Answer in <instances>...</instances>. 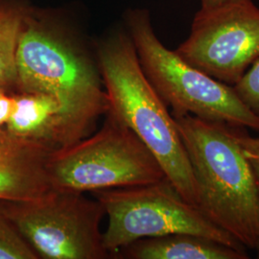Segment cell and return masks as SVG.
<instances>
[{
	"instance_id": "2",
	"label": "cell",
	"mask_w": 259,
	"mask_h": 259,
	"mask_svg": "<svg viewBox=\"0 0 259 259\" xmlns=\"http://www.w3.org/2000/svg\"><path fill=\"white\" fill-rule=\"evenodd\" d=\"M194 176L198 208L244 248L259 239V201L234 127L172 114Z\"/></svg>"
},
{
	"instance_id": "14",
	"label": "cell",
	"mask_w": 259,
	"mask_h": 259,
	"mask_svg": "<svg viewBox=\"0 0 259 259\" xmlns=\"http://www.w3.org/2000/svg\"><path fill=\"white\" fill-rule=\"evenodd\" d=\"M233 89L242 102L259 118V59L233 85Z\"/></svg>"
},
{
	"instance_id": "10",
	"label": "cell",
	"mask_w": 259,
	"mask_h": 259,
	"mask_svg": "<svg viewBox=\"0 0 259 259\" xmlns=\"http://www.w3.org/2000/svg\"><path fill=\"white\" fill-rule=\"evenodd\" d=\"M113 258L248 259L245 249L190 233H172L135 241L117 250Z\"/></svg>"
},
{
	"instance_id": "17",
	"label": "cell",
	"mask_w": 259,
	"mask_h": 259,
	"mask_svg": "<svg viewBox=\"0 0 259 259\" xmlns=\"http://www.w3.org/2000/svg\"><path fill=\"white\" fill-rule=\"evenodd\" d=\"M228 0H201V8H212L217 5H220Z\"/></svg>"
},
{
	"instance_id": "7",
	"label": "cell",
	"mask_w": 259,
	"mask_h": 259,
	"mask_svg": "<svg viewBox=\"0 0 259 259\" xmlns=\"http://www.w3.org/2000/svg\"><path fill=\"white\" fill-rule=\"evenodd\" d=\"M0 207L39 258H111L100 231L106 213L96 199L51 189L32 201H0Z\"/></svg>"
},
{
	"instance_id": "4",
	"label": "cell",
	"mask_w": 259,
	"mask_h": 259,
	"mask_svg": "<svg viewBox=\"0 0 259 259\" xmlns=\"http://www.w3.org/2000/svg\"><path fill=\"white\" fill-rule=\"evenodd\" d=\"M126 30L139 64L172 114H191L234 128L259 131V118L242 102L232 85L188 64L157 37L148 10L130 9Z\"/></svg>"
},
{
	"instance_id": "11",
	"label": "cell",
	"mask_w": 259,
	"mask_h": 259,
	"mask_svg": "<svg viewBox=\"0 0 259 259\" xmlns=\"http://www.w3.org/2000/svg\"><path fill=\"white\" fill-rule=\"evenodd\" d=\"M5 129L14 136L59 148L61 105L45 93H15Z\"/></svg>"
},
{
	"instance_id": "9",
	"label": "cell",
	"mask_w": 259,
	"mask_h": 259,
	"mask_svg": "<svg viewBox=\"0 0 259 259\" xmlns=\"http://www.w3.org/2000/svg\"><path fill=\"white\" fill-rule=\"evenodd\" d=\"M54 149L0 130V201L25 202L47 194V164Z\"/></svg>"
},
{
	"instance_id": "18",
	"label": "cell",
	"mask_w": 259,
	"mask_h": 259,
	"mask_svg": "<svg viewBox=\"0 0 259 259\" xmlns=\"http://www.w3.org/2000/svg\"><path fill=\"white\" fill-rule=\"evenodd\" d=\"M255 250H257V252H258V255H259V239H258V242H257V244H256V247H255Z\"/></svg>"
},
{
	"instance_id": "16",
	"label": "cell",
	"mask_w": 259,
	"mask_h": 259,
	"mask_svg": "<svg viewBox=\"0 0 259 259\" xmlns=\"http://www.w3.org/2000/svg\"><path fill=\"white\" fill-rule=\"evenodd\" d=\"M14 108L13 93L0 90V130L4 129Z\"/></svg>"
},
{
	"instance_id": "5",
	"label": "cell",
	"mask_w": 259,
	"mask_h": 259,
	"mask_svg": "<svg viewBox=\"0 0 259 259\" xmlns=\"http://www.w3.org/2000/svg\"><path fill=\"white\" fill-rule=\"evenodd\" d=\"M104 116L97 133L52 152L47 164L52 189L92 193L166 178L157 158L132 130L110 111Z\"/></svg>"
},
{
	"instance_id": "8",
	"label": "cell",
	"mask_w": 259,
	"mask_h": 259,
	"mask_svg": "<svg viewBox=\"0 0 259 259\" xmlns=\"http://www.w3.org/2000/svg\"><path fill=\"white\" fill-rule=\"evenodd\" d=\"M176 52L214 79L234 85L259 59V8L252 0H228L195 15Z\"/></svg>"
},
{
	"instance_id": "12",
	"label": "cell",
	"mask_w": 259,
	"mask_h": 259,
	"mask_svg": "<svg viewBox=\"0 0 259 259\" xmlns=\"http://www.w3.org/2000/svg\"><path fill=\"white\" fill-rule=\"evenodd\" d=\"M30 5L22 0H0V90L17 93L16 53Z\"/></svg>"
},
{
	"instance_id": "15",
	"label": "cell",
	"mask_w": 259,
	"mask_h": 259,
	"mask_svg": "<svg viewBox=\"0 0 259 259\" xmlns=\"http://www.w3.org/2000/svg\"><path fill=\"white\" fill-rule=\"evenodd\" d=\"M234 133L243 153L250 164L259 201V138L250 137L249 135L243 133L241 128H235Z\"/></svg>"
},
{
	"instance_id": "13",
	"label": "cell",
	"mask_w": 259,
	"mask_h": 259,
	"mask_svg": "<svg viewBox=\"0 0 259 259\" xmlns=\"http://www.w3.org/2000/svg\"><path fill=\"white\" fill-rule=\"evenodd\" d=\"M0 259H39L15 224L0 207Z\"/></svg>"
},
{
	"instance_id": "6",
	"label": "cell",
	"mask_w": 259,
	"mask_h": 259,
	"mask_svg": "<svg viewBox=\"0 0 259 259\" xmlns=\"http://www.w3.org/2000/svg\"><path fill=\"white\" fill-rule=\"evenodd\" d=\"M108 216L103 233L105 249L114 253L135 241L172 233H190L245 249L231 234L188 203L164 178L149 185L92 192Z\"/></svg>"
},
{
	"instance_id": "3",
	"label": "cell",
	"mask_w": 259,
	"mask_h": 259,
	"mask_svg": "<svg viewBox=\"0 0 259 259\" xmlns=\"http://www.w3.org/2000/svg\"><path fill=\"white\" fill-rule=\"evenodd\" d=\"M95 51L108 111L139 137L178 192L198 207L192 168L174 117L144 74L127 30L111 31Z\"/></svg>"
},
{
	"instance_id": "1",
	"label": "cell",
	"mask_w": 259,
	"mask_h": 259,
	"mask_svg": "<svg viewBox=\"0 0 259 259\" xmlns=\"http://www.w3.org/2000/svg\"><path fill=\"white\" fill-rule=\"evenodd\" d=\"M17 93H45L61 105L59 148L84 139L108 111L96 51L52 10L30 6L16 53Z\"/></svg>"
}]
</instances>
